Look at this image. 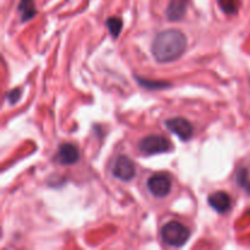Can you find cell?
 I'll return each instance as SVG.
<instances>
[{
    "mask_svg": "<svg viewBox=\"0 0 250 250\" xmlns=\"http://www.w3.org/2000/svg\"><path fill=\"white\" fill-rule=\"evenodd\" d=\"M187 49V38L178 29H166L156 34L151 43V53L158 62H172Z\"/></svg>",
    "mask_w": 250,
    "mask_h": 250,
    "instance_id": "obj_1",
    "label": "cell"
},
{
    "mask_svg": "<svg viewBox=\"0 0 250 250\" xmlns=\"http://www.w3.org/2000/svg\"><path fill=\"white\" fill-rule=\"evenodd\" d=\"M189 237L190 231L181 222L171 221L161 229V238H163L164 243L167 244L168 247H173V248H180V247L185 246Z\"/></svg>",
    "mask_w": 250,
    "mask_h": 250,
    "instance_id": "obj_2",
    "label": "cell"
},
{
    "mask_svg": "<svg viewBox=\"0 0 250 250\" xmlns=\"http://www.w3.org/2000/svg\"><path fill=\"white\" fill-rule=\"evenodd\" d=\"M138 148L142 153L146 155H155V154L167 153L172 149L170 141L163 136H148L144 137L138 143Z\"/></svg>",
    "mask_w": 250,
    "mask_h": 250,
    "instance_id": "obj_3",
    "label": "cell"
},
{
    "mask_svg": "<svg viewBox=\"0 0 250 250\" xmlns=\"http://www.w3.org/2000/svg\"><path fill=\"white\" fill-rule=\"evenodd\" d=\"M112 175L119 180L128 182L136 176V166L134 163L127 156H119L112 166Z\"/></svg>",
    "mask_w": 250,
    "mask_h": 250,
    "instance_id": "obj_4",
    "label": "cell"
},
{
    "mask_svg": "<svg viewBox=\"0 0 250 250\" xmlns=\"http://www.w3.org/2000/svg\"><path fill=\"white\" fill-rule=\"evenodd\" d=\"M171 187H172V183H171L170 177L164 173H156L148 180L149 192L156 198L166 197L170 193Z\"/></svg>",
    "mask_w": 250,
    "mask_h": 250,
    "instance_id": "obj_5",
    "label": "cell"
},
{
    "mask_svg": "<svg viewBox=\"0 0 250 250\" xmlns=\"http://www.w3.org/2000/svg\"><path fill=\"white\" fill-rule=\"evenodd\" d=\"M165 126L167 127L168 131L176 134L181 141H189L193 137V132H194L190 122L186 119H182V117L167 120V121H165Z\"/></svg>",
    "mask_w": 250,
    "mask_h": 250,
    "instance_id": "obj_6",
    "label": "cell"
},
{
    "mask_svg": "<svg viewBox=\"0 0 250 250\" xmlns=\"http://www.w3.org/2000/svg\"><path fill=\"white\" fill-rule=\"evenodd\" d=\"M55 160L60 165H73L80 160V153L78 149L73 144L66 143L59 146L58 153H56Z\"/></svg>",
    "mask_w": 250,
    "mask_h": 250,
    "instance_id": "obj_7",
    "label": "cell"
},
{
    "mask_svg": "<svg viewBox=\"0 0 250 250\" xmlns=\"http://www.w3.org/2000/svg\"><path fill=\"white\" fill-rule=\"evenodd\" d=\"M208 203H209L210 207L217 211L219 214H225V212L229 211L232 207V200L231 197L227 194L226 192H214L208 197Z\"/></svg>",
    "mask_w": 250,
    "mask_h": 250,
    "instance_id": "obj_8",
    "label": "cell"
},
{
    "mask_svg": "<svg viewBox=\"0 0 250 250\" xmlns=\"http://www.w3.org/2000/svg\"><path fill=\"white\" fill-rule=\"evenodd\" d=\"M186 10H187V4L185 0H171L166 10V15L170 21H178L186 14Z\"/></svg>",
    "mask_w": 250,
    "mask_h": 250,
    "instance_id": "obj_9",
    "label": "cell"
},
{
    "mask_svg": "<svg viewBox=\"0 0 250 250\" xmlns=\"http://www.w3.org/2000/svg\"><path fill=\"white\" fill-rule=\"evenodd\" d=\"M19 12L22 22H27L33 19L38 12L36 9L34 0H21L19 4Z\"/></svg>",
    "mask_w": 250,
    "mask_h": 250,
    "instance_id": "obj_10",
    "label": "cell"
},
{
    "mask_svg": "<svg viewBox=\"0 0 250 250\" xmlns=\"http://www.w3.org/2000/svg\"><path fill=\"white\" fill-rule=\"evenodd\" d=\"M122 26H124V23H122V20L120 17H110V19H107L106 27L114 38H117L120 36L122 31Z\"/></svg>",
    "mask_w": 250,
    "mask_h": 250,
    "instance_id": "obj_11",
    "label": "cell"
},
{
    "mask_svg": "<svg viewBox=\"0 0 250 250\" xmlns=\"http://www.w3.org/2000/svg\"><path fill=\"white\" fill-rule=\"evenodd\" d=\"M236 181L237 183H238V186H241V187L250 195V178L249 172L247 168H239V170L237 171Z\"/></svg>",
    "mask_w": 250,
    "mask_h": 250,
    "instance_id": "obj_12",
    "label": "cell"
},
{
    "mask_svg": "<svg viewBox=\"0 0 250 250\" xmlns=\"http://www.w3.org/2000/svg\"><path fill=\"white\" fill-rule=\"evenodd\" d=\"M219 5L222 11L227 15L236 14L238 10V1L237 0H219Z\"/></svg>",
    "mask_w": 250,
    "mask_h": 250,
    "instance_id": "obj_13",
    "label": "cell"
},
{
    "mask_svg": "<svg viewBox=\"0 0 250 250\" xmlns=\"http://www.w3.org/2000/svg\"><path fill=\"white\" fill-rule=\"evenodd\" d=\"M136 80L138 81V83L142 85V87L148 88V89H163V88H166L170 85V83L156 82V81H148L141 77H136Z\"/></svg>",
    "mask_w": 250,
    "mask_h": 250,
    "instance_id": "obj_14",
    "label": "cell"
},
{
    "mask_svg": "<svg viewBox=\"0 0 250 250\" xmlns=\"http://www.w3.org/2000/svg\"><path fill=\"white\" fill-rule=\"evenodd\" d=\"M20 98H21V90L20 89L10 90V92H7L6 94V99L10 104H16V103L20 100Z\"/></svg>",
    "mask_w": 250,
    "mask_h": 250,
    "instance_id": "obj_15",
    "label": "cell"
}]
</instances>
